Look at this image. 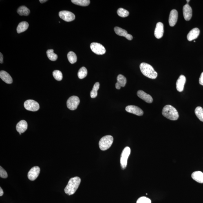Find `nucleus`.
Segmentation results:
<instances>
[{
	"instance_id": "nucleus-35",
	"label": "nucleus",
	"mask_w": 203,
	"mask_h": 203,
	"mask_svg": "<svg viewBox=\"0 0 203 203\" xmlns=\"http://www.w3.org/2000/svg\"><path fill=\"white\" fill-rule=\"evenodd\" d=\"M199 83L201 85L203 86V72L201 74L199 80Z\"/></svg>"
},
{
	"instance_id": "nucleus-15",
	"label": "nucleus",
	"mask_w": 203,
	"mask_h": 203,
	"mask_svg": "<svg viewBox=\"0 0 203 203\" xmlns=\"http://www.w3.org/2000/svg\"><path fill=\"white\" fill-rule=\"evenodd\" d=\"M137 95L138 97L144 100L147 103H151L153 101L152 97L143 91L141 90L138 91L137 93Z\"/></svg>"
},
{
	"instance_id": "nucleus-33",
	"label": "nucleus",
	"mask_w": 203,
	"mask_h": 203,
	"mask_svg": "<svg viewBox=\"0 0 203 203\" xmlns=\"http://www.w3.org/2000/svg\"><path fill=\"white\" fill-rule=\"evenodd\" d=\"M151 200L146 197H142L139 198L137 203H151Z\"/></svg>"
},
{
	"instance_id": "nucleus-39",
	"label": "nucleus",
	"mask_w": 203,
	"mask_h": 203,
	"mask_svg": "<svg viewBox=\"0 0 203 203\" xmlns=\"http://www.w3.org/2000/svg\"><path fill=\"white\" fill-rule=\"evenodd\" d=\"M120 86L118 85V83H116V89H119L121 88Z\"/></svg>"
},
{
	"instance_id": "nucleus-21",
	"label": "nucleus",
	"mask_w": 203,
	"mask_h": 203,
	"mask_svg": "<svg viewBox=\"0 0 203 203\" xmlns=\"http://www.w3.org/2000/svg\"><path fill=\"white\" fill-rule=\"evenodd\" d=\"M29 27V24L27 22H22L18 25L17 28L18 33H21L26 31Z\"/></svg>"
},
{
	"instance_id": "nucleus-23",
	"label": "nucleus",
	"mask_w": 203,
	"mask_h": 203,
	"mask_svg": "<svg viewBox=\"0 0 203 203\" xmlns=\"http://www.w3.org/2000/svg\"><path fill=\"white\" fill-rule=\"evenodd\" d=\"M71 2L74 4L81 6H87L90 3L89 0H72Z\"/></svg>"
},
{
	"instance_id": "nucleus-41",
	"label": "nucleus",
	"mask_w": 203,
	"mask_h": 203,
	"mask_svg": "<svg viewBox=\"0 0 203 203\" xmlns=\"http://www.w3.org/2000/svg\"><path fill=\"white\" fill-rule=\"evenodd\" d=\"M186 1L188 3V2H189L190 1Z\"/></svg>"
},
{
	"instance_id": "nucleus-42",
	"label": "nucleus",
	"mask_w": 203,
	"mask_h": 203,
	"mask_svg": "<svg viewBox=\"0 0 203 203\" xmlns=\"http://www.w3.org/2000/svg\"><path fill=\"white\" fill-rule=\"evenodd\" d=\"M194 42H195L196 41H194Z\"/></svg>"
},
{
	"instance_id": "nucleus-20",
	"label": "nucleus",
	"mask_w": 203,
	"mask_h": 203,
	"mask_svg": "<svg viewBox=\"0 0 203 203\" xmlns=\"http://www.w3.org/2000/svg\"><path fill=\"white\" fill-rule=\"evenodd\" d=\"M193 180L200 183H203V173L201 171H196L192 174Z\"/></svg>"
},
{
	"instance_id": "nucleus-19",
	"label": "nucleus",
	"mask_w": 203,
	"mask_h": 203,
	"mask_svg": "<svg viewBox=\"0 0 203 203\" xmlns=\"http://www.w3.org/2000/svg\"><path fill=\"white\" fill-rule=\"evenodd\" d=\"M0 78L5 83L11 84L12 83V79L8 73L5 71H1L0 72Z\"/></svg>"
},
{
	"instance_id": "nucleus-4",
	"label": "nucleus",
	"mask_w": 203,
	"mask_h": 203,
	"mask_svg": "<svg viewBox=\"0 0 203 203\" xmlns=\"http://www.w3.org/2000/svg\"><path fill=\"white\" fill-rule=\"evenodd\" d=\"M113 138L110 135H106L101 138L99 142V146L102 151H106L110 148L113 142Z\"/></svg>"
},
{
	"instance_id": "nucleus-16",
	"label": "nucleus",
	"mask_w": 203,
	"mask_h": 203,
	"mask_svg": "<svg viewBox=\"0 0 203 203\" xmlns=\"http://www.w3.org/2000/svg\"><path fill=\"white\" fill-rule=\"evenodd\" d=\"M186 78L183 75H181L177 80L176 86L177 90L179 92H182L184 90V86L186 82Z\"/></svg>"
},
{
	"instance_id": "nucleus-12",
	"label": "nucleus",
	"mask_w": 203,
	"mask_h": 203,
	"mask_svg": "<svg viewBox=\"0 0 203 203\" xmlns=\"http://www.w3.org/2000/svg\"><path fill=\"white\" fill-rule=\"evenodd\" d=\"M183 13L185 20L189 21L192 16V9L189 5L186 4L183 8Z\"/></svg>"
},
{
	"instance_id": "nucleus-2",
	"label": "nucleus",
	"mask_w": 203,
	"mask_h": 203,
	"mask_svg": "<svg viewBox=\"0 0 203 203\" xmlns=\"http://www.w3.org/2000/svg\"><path fill=\"white\" fill-rule=\"evenodd\" d=\"M140 67L141 71L144 75L151 79H155L157 78L158 74L151 65L143 63L140 64Z\"/></svg>"
},
{
	"instance_id": "nucleus-26",
	"label": "nucleus",
	"mask_w": 203,
	"mask_h": 203,
	"mask_svg": "<svg viewBox=\"0 0 203 203\" xmlns=\"http://www.w3.org/2000/svg\"><path fill=\"white\" fill-rule=\"evenodd\" d=\"M67 58L71 64L75 63L77 60L76 54L72 51H70L67 54Z\"/></svg>"
},
{
	"instance_id": "nucleus-30",
	"label": "nucleus",
	"mask_w": 203,
	"mask_h": 203,
	"mask_svg": "<svg viewBox=\"0 0 203 203\" xmlns=\"http://www.w3.org/2000/svg\"><path fill=\"white\" fill-rule=\"evenodd\" d=\"M87 70L85 67H82L79 70L78 73V78L80 79H83L87 76Z\"/></svg>"
},
{
	"instance_id": "nucleus-5",
	"label": "nucleus",
	"mask_w": 203,
	"mask_h": 203,
	"mask_svg": "<svg viewBox=\"0 0 203 203\" xmlns=\"http://www.w3.org/2000/svg\"><path fill=\"white\" fill-rule=\"evenodd\" d=\"M131 153V149L129 147L124 148L121 155L120 163L122 169H125L127 167L128 159Z\"/></svg>"
},
{
	"instance_id": "nucleus-9",
	"label": "nucleus",
	"mask_w": 203,
	"mask_h": 203,
	"mask_svg": "<svg viewBox=\"0 0 203 203\" xmlns=\"http://www.w3.org/2000/svg\"><path fill=\"white\" fill-rule=\"evenodd\" d=\"M60 17L66 22H70L74 21L75 16L73 13L68 11H62L59 13Z\"/></svg>"
},
{
	"instance_id": "nucleus-22",
	"label": "nucleus",
	"mask_w": 203,
	"mask_h": 203,
	"mask_svg": "<svg viewBox=\"0 0 203 203\" xmlns=\"http://www.w3.org/2000/svg\"><path fill=\"white\" fill-rule=\"evenodd\" d=\"M17 12L20 16H27L30 14V11L26 7L22 6L18 9Z\"/></svg>"
},
{
	"instance_id": "nucleus-8",
	"label": "nucleus",
	"mask_w": 203,
	"mask_h": 203,
	"mask_svg": "<svg viewBox=\"0 0 203 203\" xmlns=\"http://www.w3.org/2000/svg\"><path fill=\"white\" fill-rule=\"evenodd\" d=\"M90 48L92 52L99 55L105 54L106 49L103 45L97 43H92L91 44Z\"/></svg>"
},
{
	"instance_id": "nucleus-28",
	"label": "nucleus",
	"mask_w": 203,
	"mask_h": 203,
	"mask_svg": "<svg viewBox=\"0 0 203 203\" xmlns=\"http://www.w3.org/2000/svg\"><path fill=\"white\" fill-rule=\"evenodd\" d=\"M195 113L199 120L203 122V109L201 107H197L195 109Z\"/></svg>"
},
{
	"instance_id": "nucleus-6",
	"label": "nucleus",
	"mask_w": 203,
	"mask_h": 203,
	"mask_svg": "<svg viewBox=\"0 0 203 203\" xmlns=\"http://www.w3.org/2000/svg\"><path fill=\"white\" fill-rule=\"evenodd\" d=\"M80 103L79 98L77 96H72L69 98L67 102V107L71 110H75Z\"/></svg>"
},
{
	"instance_id": "nucleus-34",
	"label": "nucleus",
	"mask_w": 203,
	"mask_h": 203,
	"mask_svg": "<svg viewBox=\"0 0 203 203\" xmlns=\"http://www.w3.org/2000/svg\"><path fill=\"white\" fill-rule=\"evenodd\" d=\"M0 177L3 178H6L8 177L7 172L1 166H0Z\"/></svg>"
},
{
	"instance_id": "nucleus-40",
	"label": "nucleus",
	"mask_w": 203,
	"mask_h": 203,
	"mask_svg": "<svg viewBox=\"0 0 203 203\" xmlns=\"http://www.w3.org/2000/svg\"><path fill=\"white\" fill-rule=\"evenodd\" d=\"M47 1V0H40L39 1L41 3H43L46 2Z\"/></svg>"
},
{
	"instance_id": "nucleus-11",
	"label": "nucleus",
	"mask_w": 203,
	"mask_h": 203,
	"mask_svg": "<svg viewBox=\"0 0 203 203\" xmlns=\"http://www.w3.org/2000/svg\"><path fill=\"white\" fill-rule=\"evenodd\" d=\"M125 109L127 112L132 113L138 116H142L144 114L143 111L139 107L136 106H128L126 107Z\"/></svg>"
},
{
	"instance_id": "nucleus-31",
	"label": "nucleus",
	"mask_w": 203,
	"mask_h": 203,
	"mask_svg": "<svg viewBox=\"0 0 203 203\" xmlns=\"http://www.w3.org/2000/svg\"><path fill=\"white\" fill-rule=\"evenodd\" d=\"M117 13L120 17H126L129 15L128 11L123 8H119L117 11Z\"/></svg>"
},
{
	"instance_id": "nucleus-36",
	"label": "nucleus",
	"mask_w": 203,
	"mask_h": 203,
	"mask_svg": "<svg viewBox=\"0 0 203 203\" xmlns=\"http://www.w3.org/2000/svg\"><path fill=\"white\" fill-rule=\"evenodd\" d=\"M125 37L129 40H131L133 39V36L130 34H128L127 35L125 36Z\"/></svg>"
},
{
	"instance_id": "nucleus-1",
	"label": "nucleus",
	"mask_w": 203,
	"mask_h": 203,
	"mask_svg": "<svg viewBox=\"0 0 203 203\" xmlns=\"http://www.w3.org/2000/svg\"><path fill=\"white\" fill-rule=\"evenodd\" d=\"M80 182L81 179L80 177L76 176L71 178L65 188V193L69 195L74 194L80 185Z\"/></svg>"
},
{
	"instance_id": "nucleus-14",
	"label": "nucleus",
	"mask_w": 203,
	"mask_h": 203,
	"mask_svg": "<svg viewBox=\"0 0 203 203\" xmlns=\"http://www.w3.org/2000/svg\"><path fill=\"white\" fill-rule=\"evenodd\" d=\"M164 34V25L162 22H158L155 28L154 35L158 39H160L162 37Z\"/></svg>"
},
{
	"instance_id": "nucleus-37",
	"label": "nucleus",
	"mask_w": 203,
	"mask_h": 203,
	"mask_svg": "<svg viewBox=\"0 0 203 203\" xmlns=\"http://www.w3.org/2000/svg\"><path fill=\"white\" fill-rule=\"evenodd\" d=\"M3 62V56L1 53H0V63H2Z\"/></svg>"
},
{
	"instance_id": "nucleus-29",
	"label": "nucleus",
	"mask_w": 203,
	"mask_h": 203,
	"mask_svg": "<svg viewBox=\"0 0 203 203\" xmlns=\"http://www.w3.org/2000/svg\"><path fill=\"white\" fill-rule=\"evenodd\" d=\"M114 31L116 34L120 36H125L127 35L128 32L127 31L123 30L118 27H115Z\"/></svg>"
},
{
	"instance_id": "nucleus-27",
	"label": "nucleus",
	"mask_w": 203,
	"mask_h": 203,
	"mask_svg": "<svg viewBox=\"0 0 203 203\" xmlns=\"http://www.w3.org/2000/svg\"><path fill=\"white\" fill-rule=\"evenodd\" d=\"M46 54L49 59L52 61H55L57 59L58 56L54 52L53 49H49L47 51Z\"/></svg>"
},
{
	"instance_id": "nucleus-25",
	"label": "nucleus",
	"mask_w": 203,
	"mask_h": 203,
	"mask_svg": "<svg viewBox=\"0 0 203 203\" xmlns=\"http://www.w3.org/2000/svg\"><path fill=\"white\" fill-rule=\"evenodd\" d=\"M100 84L97 82L94 84L92 90L90 92V96L91 98H94L96 97L98 95V91L99 88Z\"/></svg>"
},
{
	"instance_id": "nucleus-32",
	"label": "nucleus",
	"mask_w": 203,
	"mask_h": 203,
	"mask_svg": "<svg viewBox=\"0 0 203 203\" xmlns=\"http://www.w3.org/2000/svg\"><path fill=\"white\" fill-rule=\"evenodd\" d=\"M53 75L54 78L58 81H60L63 79V74L60 70H54L53 72Z\"/></svg>"
},
{
	"instance_id": "nucleus-7",
	"label": "nucleus",
	"mask_w": 203,
	"mask_h": 203,
	"mask_svg": "<svg viewBox=\"0 0 203 203\" xmlns=\"http://www.w3.org/2000/svg\"><path fill=\"white\" fill-rule=\"evenodd\" d=\"M24 106L27 110L36 111L40 109L39 104L37 102L33 100H28L25 102Z\"/></svg>"
},
{
	"instance_id": "nucleus-18",
	"label": "nucleus",
	"mask_w": 203,
	"mask_h": 203,
	"mask_svg": "<svg viewBox=\"0 0 203 203\" xmlns=\"http://www.w3.org/2000/svg\"><path fill=\"white\" fill-rule=\"evenodd\" d=\"M200 34V30L198 28H194L190 31L187 36V38L188 41H191L198 37Z\"/></svg>"
},
{
	"instance_id": "nucleus-13",
	"label": "nucleus",
	"mask_w": 203,
	"mask_h": 203,
	"mask_svg": "<svg viewBox=\"0 0 203 203\" xmlns=\"http://www.w3.org/2000/svg\"><path fill=\"white\" fill-rule=\"evenodd\" d=\"M178 18V12L176 10H172L170 12L169 17V24L170 26L173 27L176 24Z\"/></svg>"
},
{
	"instance_id": "nucleus-3",
	"label": "nucleus",
	"mask_w": 203,
	"mask_h": 203,
	"mask_svg": "<svg viewBox=\"0 0 203 203\" xmlns=\"http://www.w3.org/2000/svg\"><path fill=\"white\" fill-rule=\"evenodd\" d=\"M162 113L164 117L172 120H176L179 118L178 111L175 108L171 105L164 106Z\"/></svg>"
},
{
	"instance_id": "nucleus-38",
	"label": "nucleus",
	"mask_w": 203,
	"mask_h": 203,
	"mask_svg": "<svg viewBox=\"0 0 203 203\" xmlns=\"http://www.w3.org/2000/svg\"><path fill=\"white\" fill-rule=\"evenodd\" d=\"M3 195V191L2 188L1 187H0V196H2Z\"/></svg>"
},
{
	"instance_id": "nucleus-17",
	"label": "nucleus",
	"mask_w": 203,
	"mask_h": 203,
	"mask_svg": "<svg viewBox=\"0 0 203 203\" xmlns=\"http://www.w3.org/2000/svg\"><path fill=\"white\" fill-rule=\"evenodd\" d=\"M28 128V124L25 120H22L17 124L16 125V130L19 132V134L25 132Z\"/></svg>"
},
{
	"instance_id": "nucleus-24",
	"label": "nucleus",
	"mask_w": 203,
	"mask_h": 203,
	"mask_svg": "<svg viewBox=\"0 0 203 203\" xmlns=\"http://www.w3.org/2000/svg\"><path fill=\"white\" fill-rule=\"evenodd\" d=\"M117 83L121 87H124L127 83V79L123 75H119L117 77Z\"/></svg>"
},
{
	"instance_id": "nucleus-10",
	"label": "nucleus",
	"mask_w": 203,
	"mask_h": 203,
	"mask_svg": "<svg viewBox=\"0 0 203 203\" xmlns=\"http://www.w3.org/2000/svg\"><path fill=\"white\" fill-rule=\"evenodd\" d=\"M40 169L38 166H34L29 171L28 174V178L31 181L36 180L39 175Z\"/></svg>"
}]
</instances>
